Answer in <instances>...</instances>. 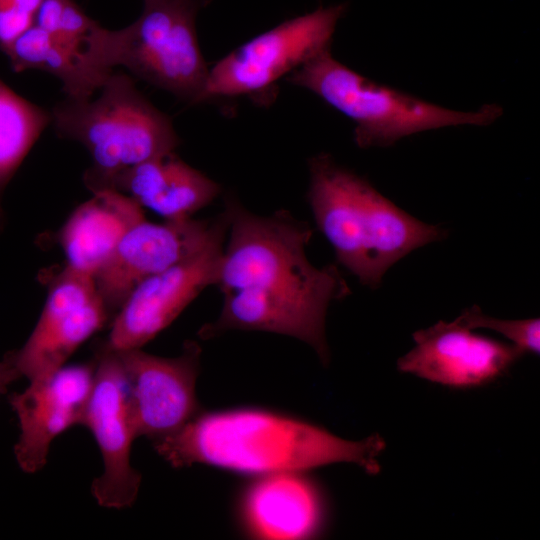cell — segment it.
<instances>
[{"mask_svg": "<svg viewBox=\"0 0 540 540\" xmlns=\"http://www.w3.org/2000/svg\"><path fill=\"white\" fill-rule=\"evenodd\" d=\"M225 212L229 239L216 283L223 305L217 319L201 328L200 337L232 330L281 334L311 346L326 365L327 310L350 290L336 266L317 268L308 260L313 231L285 210L260 216L232 198Z\"/></svg>", "mask_w": 540, "mask_h": 540, "instance_id": "6da1fadb", "label": "cell"}, {"mask_svg": "<svg viewBox=\"0 0 540 540\" xmlns=\"http://www.w3.org/2000/svg\"><path fill=\"white\" fill-rule=\"evenodd\" d=\"M153 447L175 468L203 464L271 476L351 463L377 474L385 442L378 434L347 440L298 418L265 409L238 408L202 410Z\"/></svg>", "mask_w": 540, "mask_h": 540, "instance_id": "7a4b0ae2", "label": "cell"}, {"mask_svg": "<svg viewBox=\"0 0 540 540\" xmlns=\"http://www.w3.org/2000/svg\"><path fill=\"white\" fill-rule=\"evenodd\" d=\"M308 201L316 225L337 261L371 288L411 251L438 241L445 231L403 211L366 179L326 154L309 161Z\"/></svg>", "mask_w": 540, "mask_h": 540, "instance_id": "3957f363", "label": "cell"}, {"mask_svg": "<svg viewBox=\"0 0 540 540\" xmlns=\"http://www.w3.org/2000/svg\"><path fill=\"white\" fill-rule=\"evenodd\" d=\"M97 97L57 103L51 123L62 138L81 143L91 164L83 175L92 192L113 190L124 171L174 152L180 139L168 115L156 108L122 72H112Z\"/></svg>", "mask_w": 540, "mask_h": 540, "instance_id": "277c9868", "label": "cell"}, {"mask_svg": "<svg viewBox=\"0 0 540 540\" xmlns=\"http://www.w3.org/2000/svg\"><path fill=\"white\" fill-rule=\"evenodd\" d=\"M205 0H144L130 25L109 30L96 23L86 49L93 64L111 73L123 66L141 80L190 104L201 103L209 68L196 17Z\"/></svg>", "mask_w": 540, "mask_h": 540, "instance_id": "5b68a950", "label": "cell"}, {"mask_svg": "<svg viewBox=\"0 0 540 540\" xmlns=\"http://www.w3.org/2000/svg\"><path fill=\"white\" fill-rule=\"evenodd\" d=\"M287 81L350 118L360 148L390 146L403 137L443 127L487 126L502 114L496 104L456 111L380 85L340 63L330 48L292 72Z\"/></svg>", "mask_w": 540, "mask_h": 540, "instance_id": "8992f818", "label": "cell"}, {"mask_svg": "<svg viewBox=\"0 0 540 540\" xmlns=\"http://www.w3.org/2000/svg\"><path fill=\"white\" fill-rule=\"evenodd\" d=\"M345 11V4L319 7L248 40L209 68L201 102L248 96L269 104L279 80L330 48Z\"/></svg>", "mask_w": 540, "mask_h": 540, "instance_id": "52a82bcc", "label": "cell"}, {"mask_svg": "<svg viewBox=\"0 0 540 540\" xmlns=\"http://www.w3.org/2000/svg\"><path fill=\"white\" fill-rule=\"evenodd\" d=\"M94 383L82 425L93 434L104 469L91 485L97 503L123 509L135 502L141 475L130 462L136 436L129 409L126 374L116 350L100 341L94 351Z\"/></svg>", "mask_w": 540, "mask_h": 540, "instance_id": "ba28073f", "label": "cell"}, {"mask_svg": "<svg viewBox=\"0 0 540 540\" xmlns=\"http://www.w3.org/2000/svg\"><path fill=\"white\" fill-rule=\"evenodd\" d=\"M227 225L225 210L212 220L143 219L133 225L94 277L112 319L140 282L196 255Z\"/></svg>", "mask_w": 540, "mask_h": 540, "instance_id": "9c48e42d", "label": "cell"}, {"mask_svg": "<svg viewBox=\"0 0 540 540\" xmlns=\"http://www.w3.org/2000/svg\"><path fill=\"white\" fill-rule=\"evenodd\" d=\"M116 351L127 378L136 438L159 441L202 411L196 396L202 353L197 342L186 341L181 354L171 358L152 355L141 348Z\"/></svg>", "mask_w": 540, "mask_h": 540, "instance_id": "30bf717a", "label": "cell"}, {"mask_svg": "<svg viewBox=\"0 0 540 540\" xmlns=\"http://www.w3.org/2000/svg\"><path fill=\"white\" fill-rule=\"evenodd\" d=\"M112 317L94 278L68 266L52 280L46 302L25 344L13 350L16 365L30 382L44 379Z\"/></svg>", "mask_w": 540, "mask_h": 540, "instance_id": "8fae6325", "label": "cell"}, {"mask_svg": "<svg viewBox=\"0 0 540 540\" xmlns=\"http://www.w3.org/2000/svg\"><path fill=\"white\" fill-rule=\"evenodd\" d=\"M227 231L228 225L196 255L140 282L112 319L107 346L114 350L142 348L205 288L216 286Z\"/></svg>", "mask_w": 540, "mask_h": 540, "instance_id": "7c38bea8", "label": "cell"}, {"mask_svg": "<svg viewBox=\"0 0 540 540\" xmlns=\"http://www.w3.org/2000/svg\"><path fill=\"white\" fill-rule=\"evenodd\" d=\"M415 346L400 357L397 368L452 388H471L503 376L524 353L473 333L456 319L413 334Z\"/></svg>", "mask_w": 540, "mask_h": 540, "instance_id": "4fadbf2b", "label": "cell"}, {"mask_svg": "<svg viewBox=\"0 0 540 540\" xmlns=\"http://www.w3.org/2000/svg\"><path fill=\"white\" fill-rule=\"evenodd\" d=\"M94 361L63 366L52 375L30 382L9 396L20 434L14 446L19 467L35 473L46 464L52 441L75 425H82L94 383Z\"/></svg>", "mask_w": 540, "mask_h": 540, "instance_id": "5bb4252c", "label": "cell"}, {"mask_svg": "<svg viewBox=\"0 0 540 540\" xmlns=\"http://www.w3.org/2000/svg\"><path fill=\"white\" fill-rule=\"evenodd\" d=\"M119 191L165 220L192 218L220 193L218 183L193 168L174 152L144 161L114 181Z\"/></svg>", "mask_w": 540, "mask_h": 540, "instance_id": "9a60e30c", "label": "cell"}, {"mask_svg": "<svg viewBox=\"0 0 540 540\" xmlns=\"http://www.w3.org/2000/svg\"><path fill=\"white\" fill-rule=\"evenodd\" d=\"M74 209L59 231L66 266L95 277L124 234L145 219L143 208L116 190H103Z\"/></svg>", "mask_w": 540, "mask_h": 540, "instance_id": "2e32d148", "label": "cell"}, {"mask_svg": "<svg viewBox=\"0 0 540 540\" xmlns=\"http://www.w3.org/2000/svg\"><path fill=\"white\" fill-rule=\"evenodd\" d=\"M14 72L40 70L57 77L70 99L94 96L111 73L98 69L86 49L65 44L32 25L3 52Z\"/></svg>", "mask_w": 540, "mask_h": 540, "instance_id": "e0dca14e", "label": "cell"}, {"mask_svg": "<svg viewBox=\"0 0 540 540\" xmlns=\"http://www.w3.org/2000/svg\"><path fill=\"white\" fill-rule=\"evenodd\" d=\"M49 123L50 113L0 79V202L7 184Z\"/></svg>", "mask_w": 540, "mask_h": 540, "instance_id": "ac0fdd59", "label": "cell"}, {"mask_svg": "<svg viewBox=\"0 0 540 540\" xmlns=\"http://www.w3.org/2000/svg\"><path fill=\"white\" fill-rule=\"evenodd\" d=\"M96 23L74 0H43L34 20V25L77 49H86Z\"/></svg>", "mask_w": 540, "mask_h": 540, "instance_id": "d6986e66", "label": "cell"}, {"mask_svg": "<svg viewBox=\"0 0 540 540\" xmlns=\"http://www.w3.org/2000/svg\"><path fill=\"white\" fill-rule=\"evenodd\" d=\"M456 320L469 329L486 328L502 334L525 353L539 354L540 320H504L484 314L477 306L466 309Z\"/></svg>", "mask_w": 540, "mask_h": 540, "instance_id": "ffe728a7", "label": "cell"}, {"mask_svg": "<svg viewBox=\"0 0 540 540\" xmlns=\"http://www.w3.org/2000/svg\"><path fill=\"white\" fill-rule=\"evenodd\" d=\"M43 0H0V50L4 52L16 38L34 25Z\"/></svg>", "mask_w": 540, "mask_h": 540, "instance_id": "44dd1931", "label": "cell"}, {"mask_svg": "<svg viewBox=\"0 0 540 540\" xmlns=\"http://www.w3.org/2000/svg\"><path fill=\"white\" fill-rule=\"evenodd\" d=\"M22 377L16 361L13 351L6 353L2 360H0V397L5 394L9 386Z\"/></svg>", "mask_w": 540, "mask_h": 540, "instance_id": "7402d4cb", "label": "cell"}]
</instances>
